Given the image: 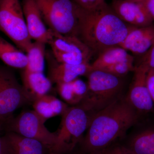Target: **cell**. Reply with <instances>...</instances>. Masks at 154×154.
Returning a JSON list of instances; mask_svg holds the SVG:
<instances>
[{
    "mask_svg": "<svg viewBox=\"0 0 154 154\" xmlns=\"http://www.w3.org/2000/svg\"><path fill=\"white\" fill-rule=\"evenodd\" d=\"M133 57L128 51L119 46L106 48L98 55L91 64L92 69L102 70L112 65Z\"/></svg>",
    "mask_w": 154,
    "mask_h": 154,
    "instance_id": "ffe728a7",
    "label": "cell"
},
{
    "mask_svg": "<svg viewBox=\"0 0 154 154\" xmlns=\"http://www.w3.org/2000/svg\"><path fill=\"white\" fill-rule=\"evenodd\" d=\"M51 51L56 60L60 63L78 65L89 63L91 59L85 56L77 54L60 52L52 50Z\"/></svg>",
    "mask_w": 154,
    "mask_h": 154,
    "instance_id": "7402d4cb",
    "label": "cell"
},
{
    "mask_svg": "<svg viewBox=\"0 0 154 154\" xmlns=\"http://www.w3.org/2000/svg\"><path fill=\"white\" fill-rule=\"evenodd\" d=\"M58 93L66 103L72 105H78L79 102L75 96L71 83H62L57 85Z\"/></svg>",
    "mask_w": 154,
    "mask_h": 154,
    "instance_id": "cb8c5ba5",
    "label": "cell"
},
{
    "mask_svg": "<svg viewBox=\"0 0 154 154\" xmlns=\"http://www.w3.org/2000/svg\"><path fill=\"white\" fill-rule=\"evenodd\" d=\"M139 116L126 98L116 99L93 115L87 134L80 143L81 151H103L123 137L128 130L137 123Z\"/></svg>",
    "mask_w": 154,
    "mask_h": 154,
    "instance_id": "6da1fadb",
    "label": "cell"
},
{
    "mask_svg": "<svg viewBox=\"0 0 154 154\" xmlns=\"http://www.w3.org/2000/svg\"><path fill=\"white\" fill-rule=\"evenodd\" d=\"M2 154H46L48 149L40 142L11 131L2 137Z\"/></svg>",
    "mask_w": 154,
    "mask_h": 154,
    "instance_id": "4fadbf2b",
    "label": "cell"
},
{
    "mask_svg": "<svg viewBox=\"0 0 154 154\" xmlns=\"http://www.w3.org/2000/svg\"><path fill=\"white\" fill-rule=\"evenodd\" d=\"M22 5L28 34L31 40L48 44L51 30L45 23L34 0H22Z\"/></svg>",
    "mask_w": 154,
    "mask_h": 154,
    "instance_id": "7c38bea8",
    "label": "cell"
},
{
    "mask_svg": "<svg viewBox=\"0 0 154 154\" xmlns=\"http://www.w3.org/2000/svg\"><path fill=\"white\" fill-rule=\"evenodd\" d=\"M2 123H0V154H2V137L1 136V131L2 130Z\"/></svg>",
    "mask_w": 154,
    "mask_h": 154,
    "instance_id": "4dcf8cb0",
    "label": "cell"
},
{
    "mask_svg": "<svg viewBox=\"0 0 154 154\" xmlns=\"http://www.w3.org/2000/svg\"><path fill=\"white\" fill-rule=\"evenodd\" d=\"M78 37L98 55L108 48L119 46L133 27L122 21L107 4L92 10L78 6Z\"/></svg>",
    "mask_w": 154,
    "mask_h": 154,
    "instance_id": "7a4b0ae2",
    "label": "cell"
},
{
    "mask_svg": "<svg viewBox=\"0 0 154 154\" xmlns=\"http://www.w3.org/2000/svg\"><path fill=\"white\" fill-rule=\"evenodd\" d=\"M72 1L80 8L87 10L98 8L107 4L105 0H72Z\"/></svg>",
    "mask_w": 154,
    "mask_h": 154,
    "instance_id": "484cf974",
    "label": "cell"
},
{
    "mask_svg": "<svg viewBox=\"0 0 154 154\" xmlns=\"http://www.w3.org/2000/svg\"><path fill=\"white\" fill-rule=\"evenodd\" d=\"M119 145L126 154H154V126L141 130Z\"/></svg>",
    "mask_w": 154,
    "mask_h": 154,
    "instance_id": "2e32d148",
    "label": "cell"
},
{
    "mask_svg": "<svg viewBox=\"0 0 154 154\" xmlns=\"http://www.w3.org/2000/svg\"><path fill=\"white\" fill-rule=\"evenodd\" d=\"M49 29L78 37V6L72 0H34Z\"/></svg>",
    "mask_w": 154,
    "mask_h": 154,
    "instance_id": "5b68a950",
    "label": "cell"
},
{
    "mask_svg": "<svg viewBox=\"0 0 154 154\" xmlns=\"http://www.w3.org/2000/svg\"><path fill=\"white\" fill-rule=\"evenodd\" d=\"M71 83L74 91L75 96L79 104L87 95L88 91V85L79 78L72 81Z\"/></svg>",
    "mask_w": 154,
    "mask_h": 154,
    "instance_id": "d4e9b609",
    "label": "cell"
},
{
    "mask_svg": "<svg viewBox=\"0 0 154 154\" xmlns=\"http://www.w3.org/2000/svg\"><path fill=\"white\" fill-rule=\"evenodd\" d=\"M0 30L26 53L33 42L20 0H0Z\"/></svg>",
    "mask_w": 154,
    "mask_h": 154,
    "instance_id": "8992f818",
    "label": "cell"
},
{
    "mask_svg": "<svg viewBox=\"0 0 154 154\" xmlns=\"http://www.w3.org/2000/svg\"><path fill=\"white\" fill-rule=\"evenodd\" d=\"M45 59L48 64V78L56 85L70 82L80 76L87 75L92 70L90 63L78 65L60 63L56 60L51 51H46Z\"/></svg>",
    "mask_w": 154,
    "mask_h": 154,
    "instance_id": "8fae6325",
    "label": "cell"
},
{
    "mask_svg": "<svg viewBox=\"0 0 154 154\" xmlns=\"http://www.w3.org/2000/svg\"><path fill=\"white\" fill-rule=\"evenodd\" d=\"M76 154H102V153L101 152H99L87 153L81 151V152L79 153H77Z\"/></svg>",
    "mask_w": 154,
    "mask_h": 154,
    "instance_id": "1f68e13d",
    "label": "cell"
},
{
    "mask_svg": "<svg viewBox=\"0 0 154 154\" xmlns=\"http://www.w3.org/2000/svg\"><path fill=\"white\" fill-rule=\"evenodd\" d=\"M141 2L154 22V0H143Z\"/></svg>",
    "mask_w": 154,
    "mask_h": 154,
    "instance_id": "f546056e",
    "label": "cell"
},
{
    "mask_svg": "<svg viewBox=\"0 0 154 154\" xmlns=\"http://www.w3.org/2000/svg\"><path fill=\"white\" fill-rule=\"evenodd\" d=\"M21 76L22 87L31 103L38 97L47 94L52 88V83L43 72L23 69Z\"/></svg>",
    "mask_w": 154,
    "mask_h": 154,
    "instance_id": "9a60e30c",
    "label": "cell"
},
{
    "mask_svg": "<svg viewBox=\"0 0 154 154\" xmlns=\"http://www.w3.org/2000/svg\"><path fill=\"white\" fill-rule=\"evenodd\" d=\"M134 62L133 57L114 64L102 70L117 76L121 77L127 74L130 72H134L135 68Z\"/></svg>",
    "mask_w": 154,
    "mask_h": 154,
    "instance_id": "603a6c76",
    "label": "cell"
},
{
    "mask_svg": "<svg viewBox=\"0 0 154 154\" xmlns=\"http://www.w3.org/2000/svg\"><path fill=\"white\" fill-rule=\"evenodd\" d=\"M110 7L116 15L128 25L140 27L153 24V21L141 2L113 0Z\"/></svg>",
    "mask_w": 154,
    "mask_h": 154,
    "instance_id": "30bf717a",
    "label": "cell"
},
{
    "mask_svg": "<svg viewBox=\"0 0 154 154\" xmlns=\"http://www.w3.org/2000/svg\"><path fill=\"white\" fill-rule=\"evenodd\" d=\"M58 154L57 153H56L53 152H48L47 153V154Z\"/></svg>",
    "mask_w": 154,
    "mask_h": 154,
    "instance_id": "d6a6232c",
    "label": "cell"
},
{
    "mask_svg": "<svg viewBox=\"0 0 154 154\" xmlns=\"http://www.w3.org/2000/svg\"><path fill=\"white\" fill-rule=\"evenodd\" d=\"M146 83L154 105V69L149 70L147 75Z\"/></svg>",
    "mask_w": 154,
    "mask_h": 154,
    "instance_id": "83f0119b",
    "label": "cell"
},
{
    "mask_svg": "<svg viewBox=\"0 0 154 154\" xmlns=\"http://www.w3.org/2000/svg\"><path fill=\"white\" fill-rule=\"evenodd\" d=\"M34 111L45 120L57 115H62L69 107L66 104L51 95L45 94L32 103Z\"/></svg>",
    "mask_w": 154,
    "mask_h": 154,
    "instance_id": "ac0fdd59",
    "label": "cell"
},
{
    "mask_svg": "<svg viewBox=\"0 0 154 154\" xmlns=\"http://www.w3.org/2000/svg\"><path fill=\"white\" fill-rule=\"evenodd\" d=\"M102 154H126L119 144H114L101 152Z\"/></svg>",
    "mask_w": 154,
    "mask_h": 154,
    "instance_id": "f1b7e54d",
    "label": "cell"
},
{
    "mask_svg": "<svg viewBox=\"0 0 154 154\" xmlns=\"http://www.w3.org/2000/svg\"><path fill=\"white\" fill-rule=\"evenodd\" d=\"M94 114L79 105L69 107L62 115L60 127L56 132V143L49 152L68 154L73 151L82 140Z\"/></svg>",
    "mask_w": 154,
    "mask_h": 154,
    "instance_id": "277c9868",
    "label": "cell"
},
{
    "mask_svg": "<svg viewBox=\"0 0 154 154\" xmlns=\"http://www.w3.org/2000/svg\"><path fill=\"white\" fill-rule=\"evenodd\" d=\"M143 64L149 69H154V44L143 55L140 63Z\"/></svg>",
    "mask_w": 154,
    "mask_h": 154,
    "instance_id": "4316f807",
    "label": "cell"
},
{
    "mask_svg": "<svg viewBox=\"0 0 154 154\" xmlns=\"http://www.w3.org/2000/svg\"><path fill=\"white\" fill-rule=\"evenodd\" d=\"M45 43L34 41L26 52L28 64L24 69L36 72H43L46 50Z\"/></svg>",
    "mask_w": 154,
    "mask_h": 154,
    "instance_id": "44dd1931",
    "label": "cell"
},
{
    "mask_svg": "<svg viewBox=\"0 0 154 154\" xmlns=\"http://www.w3.org/2000/svg\"><path fill=\"white\" fill-rule=\"evenodd\" d=\"M86 76L88 92L79 104L86 110L97 113L119 98L123 86L121 77L100 69H92Z\"/></svg>",
    "mask_w": 154,
    "mask_h": 154,
    "instance_id": "3957f363",
    "label": "cell"
},
{
    "mask_svg": "<svg viewBox=\"0 0 154 154\" xmlns=\"http://www.w3.org/2000/svg\"><path fill=\"white\" fill-rule=\"evenodd\" d=\"M149 70L143 64L136 66L132 83L125 97L139 115L150 113L154 110L153 102L147 85Z\"/></svg>",
    "mask_w": 154,
    "mask_h": 154,
    "instance_id": "9c48e42d",
    "label": "cell"
},
{
    "mask_svg": "<svg viewBox=\"0 0 154 154\" xmlns=\"http://www.w3.org/2000/svg\"><path fill=\"white\" fill-rule=\"evenodd\" d=\"M28 103H31L14 73L0 66V123L4 124L15 110Z\"/></svg>",
    "mask_w": 154,
    "mask_h": 154,
    "instance_id": "ba28073f",
    "label": "cell"
},
{
    "mask_svg": "<svg viewBox=\"0 0 154 154\" xmlns=\"http://www.w3.org/2000/svg\"><path fill=\"white\" fill-rule=\"evenodd\" d=\"M133 1H136V2H141L143 0H133Z\"/></svg>",
    "mask_w": 154,
    "mask_h": 154,
    "instance_id": "836d02e7",
    "label": "cell"
},
{
    "mask_svg": "<svg viewBox=\"0 0 154 154\" xmlns=\"http://www.w3.org/2000/svg\"><path fill=\"white\" fill-rule=\"evenodd\" d=\"M45 121L34 110H27L22 111L17 117H11L2 124V127L7 131L40 142L49 151L56 143L57 134L47 129L44 125Z\"/></svg>",
    "mask_w": 154,
    "mask_h": 154,
    "instance_id": "52a82bcc",
    "label": "cell"
},
{
    "mask_svg": "<svg viewBox=\"0 0 154 154\" xmlns=\"http://www.w3.org/2000/svg\"><path fill=\"white\" fill-rule=\"evenodd\" d=\"M50 30V38L48 44L50 45L51 50L81 54L91 58L93 52L79 38L62 35Z\"/></svg>",
    "mask_w": 154,
    "mask_h": 154,
    "instance_id": "e0dca14e",
    "label": "cell"
},
{
    "mask_svg": "<svg viewBox=\"0 0 154 154\" xmlns=\"http://www.w3.org/2000/svg\"><path fill=\"white\" fill-rule=\"evenodd\" d=\"M154 44V25L133 26L128 33L120 47L137 55H143Z\"/></svg>",
    "mask_w": 154,
    "mask_h": 154,
    "instance_id": "5bb4252c",
    "label": "cell"
},
{
    "mask_svg": "<svg viewBox=\"0 0 154 154\" xmlns=\"http://www.w3.org/2000/svg\"><path fill=\"white\" fill-rule=\"evenodd\" d=\"M0 59L8 66L16 69H24L28 64L26 54L1 36Z\"/></svg>",
    "mask_w": 154,
    "mask_h": 154,
    "instance_id": "d6986e66",
    "label": "cell"
}]
</instances>
